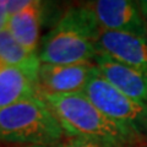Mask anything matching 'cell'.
<instances>
[{"label":"cell","instance_id":"obj_16","mask_svg":"<svg viewBox=\"0 0 147 147\" xmlns=\"http://www.w3.org/2000/svg\"><path fill=\"white\" fill-rule=\"evenodd\" d=\"M25 147H60V145H58V146H25Z\"/></svg>","mask_w":147,"mask_h":147},{"label":"cell","instance_id":"obj_2","mask_svg":"<svg viewBox=\"0 0 147 147\" xmlns=\"http://www.w3.org/2000/svg\"><path fill=\"white\" fill-rule=\"evenodd\" d=\"M65 135L87 136L110 142L115 147H131L141 137L130 129L109 119L84 93L42 96Z\"/></svg>","mask_w":147,"mask_h":147},{"label":"cell","instance_id":"obj_9","mask_svg":"<svg viewBox=\"0 0 147 147\" xmlns=\"http://www.w3.org/2000/svg\"><path fill=\"white\" fill-rule=\"evenodd\" d=\"M36 94V74L6 64L0 66V110Z\"/></svg>","mask_w":147,"mask_h":147},{"label":"cell","instance_id":"obj_17","mask_svg":"<svg viewBox=\"0 0 147 147\" xmlns=\"http://www.w3.org/2000/svg\"><path fill=\"white\" fill-rule=\"evenodd\" d=\"M141 147H147V146H141Z\"/></svg>","mask_w":147,"mask_h":147},{"label":"cell","instance_id":"obj_13","mask_svg":"<svg viewBox=\"0 0 147 147\" xmlns=\"http://www.w3.org/2000/svg\"><path fill=\"white\" fill-rule=\"evenodd\" d=\"M31 0H20V1H6V9H7V13L9 16L12 13H16L20 10H22L24 7H26L30 4Z\"/></svg>","mask_w":147,"mask_h":147},{"label":"cell","instance_id":"obj_12","mask_svg":"<svg viewBox=\"0 0 147 147\" xmlns=\"http://www.w3.org/2000/svg\"><path fill=\"white\" fill-rule=\"evenodd\" d=\"M60 147H115L108 141L94 139L87 136H72L69 137L60 145Z\"/></svg>","mask_w":147,"mask_h":147},{"label":"cell","instance_id":"obj_1","mask_svg":"<svg viewBox=\"0 0 147 147\" xmlns=\"http://www.w3.org/2000/svg\"><path fill=\"white\" fill-rule=\"evenodd\" d=\"M99 33L100 28L86 3L69 7L43 38L39 61L57 65L94 63Z\"/></svg>","mask_w":147,"mask_h":147},{"label":"cell","instance_id":"obj_8","mask_svg":"<svg viewBox=\"0 0 147 147\" xmlns=\"http://www.w3.org/2000/svg\"><path fill=\"white\" fill-rule=\"evenodd\" d=\"M147 70V37L100 30L97 55Z\"/></svg>","mask_w":147,"mask_h":147},{"label":"cell","instance_id":"obj_3","mask_svg":"<svg viewBox=\"0 0 147 147\" xmlns=\"http://www.w3.org/2000/svg\"><path fill=\"white\" fill-rule=\"evenodd\" d=\"M64 132L47 103L33 96L0 110V140L26 146H58Z\"/></svg>","mask_w":147,"mask_h":147},{"label":"cell","instance_id":"obj_15","mask_svg":"<svg viewBox=\"0 0 147 147\" xmlns=\"http://www.w3.org/2000/svg\"><path fill=\"white\" fill-rule=\"evenodd\" d=\"M137 4H139L140 11H141L142 16H144V20L147 25V0H140V1H137Z\"/></svg>","mask_w":147,"mask_h":147},{"label":"cell","instance_id":"obj_6","mask_svg":"<svg viewBox=\"0 0 147 147\" xmlns=\"http://www.w3.org/2000/svg\"><path fill=\"white\" fill-rule=\"evenodd\" d=\"M100 30L147 37V25L137 1L97 0L86 3Z\"/></svg>","mask_w":147,"mask_h":147},{"label":"cell","instance_id":"obj_14","mask_svg":"<svg viewBox=\"0 0 147 147\" xmlns=\"http://www.w3.org/2000/svg\"><path fill=\"white\" fill-rule=\"evenodd\" d=\"M7 17H9V13L6 9V1H0V31L5 28Z\"/></svg>","mask_w":147,"mask_h":147},{"label":"cell","instance_id":"obj_7","mask_svg":"<svg viewBox=\"0 0 147 147\" xmlns=\"http://www.w3.org/2000/svg\"><path fill=\"white\" fill-rule=\"evenodd\" d=\"M94 66L99 75L121 93L139 102L147 103V70L100 54L94 59Z\"/></svg>","mask_w":147,"mask_h":147},{"label":"cell","instance_id":"obj_10","mask_svg":"<svg viewBox=\"0 0 147 147\" xmlns=\"http://www.w3.org/2000/svg\"><path fill=\"white\" fill-rule=\"evenodd\" d=\"M40 21L42 3L31 0L26 7L7 17L5 28L22 47L36 53L39 38Z\"/></svg>","mask_w":147,"mask_h":147},{"label":"cell","instance_id":"obj_4","mask_svg":"<svg viewBox=\"0 0 147 147\" xmlns=\"http://www.w3.org/2000/svg\"><path fill=\"white\" fill-rule=\"evenodd\" d=\"M84 94L104 115L136 132L147 136V103L121 93L98 74L97 69L87 82Z\"/></svg>","mask_w":147,"mask_h":147},{"label":"cell","instance_id":"obj_5","mask_svg":"<svg viewBox=\"0 0 147 147\" xmlns=\"http://www.w3.org/2000/svg\"><path fill=\"white\" fill-rule=\"evenodd\" d=\"M94 70V63L74 65L40 63L37 74V96L42 97L84 93Z\"/></svg>","mask_w":147,"mask_h":147},{"label":"cell","instance_id":"obj_11","mask_svg":"<svg viewBox=\"0 0 147 147\" xmlns=\"http://www.w3.org/2000/svg\"><path fill=\"white\" fill-rule=\"evenodd\" d=\"M0 60L6 65L24 69L36 75L40 66L37 53L22 47L6 28L0 31Z\"/></svg>","mask_w":147,"mask_h":147}]
</instances>
